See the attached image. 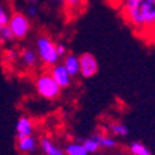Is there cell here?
Instances as JSON below:
<instances>
[{
    "instance_id": "1",
    "label": "cell",
    "mask_w": 155,
    "mask_h": 155,
    "mask_svg": "<svg viewBox=\"0 0 155 155\" xmlns=\"http://www.w3.org/2000/svg\"><path fill=\"white\" fill-rule=\"evenodd\" d=\"M123 18L137 31L152 29L155 24V0H122Z\"/></svg>"
},
{
    "instance_id": "2",
    "label": "cell",
    "mask_w": 155,
    "mask_h": 155,
    "mask_svg": "<svg viewBox=\"0 0 155 155\" xmlns=\"http://www.w3.org/2000/svg\"><path fill=\"white\" fill-rule=\"evenodd\" d=\"M7 26L13 32L15 39H24L29 32V19L22 13H14L10 15V19L7 22Z\"/></svg>"
},
{
    "instance_id": "3",
    "label": "cell",
    "mask_w": 155,
    "mask_h": 155,
    "mask_svg": "<svg viewBox=\"0 0 155 155\" xmlns=\"http://www.w3.org/2000/svg\"><path fill=\"white\" fill-rule=\"evenodd\" d=\"M36 87L40 96H43L47 100H53L60 94V89L61 87L55 83V81L51 78V75H43L38 79L36 82Z\"/></svg>"
},
{
    "instance_id": "4",
    "label": "cell",
    "mask_w": 155,
    "mask_h": 155,
    "mask_svg": "<svg viewBox=\"0 0 155 155\" xmlns=\"http://www.w3.org/2000/svg\"><path fill=\"white\" fill-rule=\"evenodd\" d=\"M38 50H39V55L45 62L47 64H55L60 55L57 54L55 50V45L48 38H39L38 40Z\"/></svg>"
},
{
    "instance_id": "5",
    "label": "cell",
    "mask_w": 155,
    "mask_h": 155,
    "mask_svg": "<svg viewBox=\"0 0 155 155\" xmlns=\"http://www.w3.org/2000/svg\"><path fill=\"white\" fill-rule=\"evenodd\" d=\"M97 69H98V65H97V61L93 54L86 53V54L81 55V60H79V71H81V74L83 75L84 78L93 76L97 72Z\"/></svg>"
},
{
    "instance_id": "6",
    "label": "cell",
    "mask_w": 155,
    "mask_h": 155,
    "mask_svg": "<svg viewBox=\"0 0 155 155\" xmlns=\"http://www.w3.org/2000/svg\"><path fill=\"white\" fill-rule=\"evenodd\" d=\"M51 78L55 81V83L58 84L60 87H67L69 84V74L67 72L64 65H58V67L53 68V72H51Z\"/></svg>"
},
{
    "instance_id": "7",
    "label": "cell",
    "mask_w": 155,
    "mask_h": 155,
    "mask_svg": "<svg viewBox=\"0 0 155 155\" xmlns=\"http://www.w3.org/2000/svg\"><path fill=\"white\" fill-rule=\"evenodd\" d=\"M32 123L28 118H19L17 122V139H24L26 136L32 134Z\"/></svg>"
},
{
    "instance_id": "8",
    "label": "cell",
    "mask_w": 155,
    "mask_h": 155,
    "mask_svg": "<svg viewBox=\"0 0 155 155\" xmlns=\"http://www.w3.org/2000/svg\"><path fill=\"white\" fill-rule=\"evenodd\" d=\"M18 148L19 151H24V152H31V151H35L36 150V140L31 136H26L24 139H19L18 140Z\"/></svg>"
},
{
    "instance_id": "9",
    "label": "cell",
    "mask_w": 155,
    "mask_h": 155,
    "mask_svg": "<svg viewBox=\"0 0 155 155\" xmlns=\"http://www.w3.org/2000/svg\"><path fill=\"white\" fill-rule=\"evenodd\" d=\"M67 72L69 74V76H74L79 72V60L75 55H69L65 58V64H64Z\"/></svg>"
},
{
    "instance_id": "10",
    "label": "cell",
    "mask_w": 155,
    "mask_h": 155,
    "mask_svg": "<svg viewBox=\"0 0 155 155\" xmlns=\"http://www.w3.org/2000/svg\"><path fill=\"white\" fill-rule=\"evenodd\" d=\"M40 144H42L43 151H45L47 155H64V152H62L61 150L58 148V147H55V145L53 144L48 139H46V137H43L42 139Z\"/></svg>"
},
{
    "instance_id": "11",
    "label": "cell",
    "mask_w": 155,
    "mask_h": 155,
    "mask_svg": "<svg viewBox=\"0 0 155 155\" xmlns=\"http://www.w3.org/2000/svg\"><path fill=\"white\" fill-rule=\"evenodd\" d=\"M68 155H87L89 152L84 150L83 144H69L65 150Z\"/></svg>"
},
{
    "instance_id": "12",
    "label": "cell",
    "mask_w": 155,
    "mask_h": 155,
    "mask_svg": "<svg viewBox=\"0 0 155 155\" xmlns=\"http://www.w3.org/2000/svg\"><path fill=\"white\" fill-rule=\"evenodd\" d=\"M93 139L96 140L98 147H115V144H116L115 140L111 139V137H107V136L96 134V136H93Z\"/></svg>"
},
{
    "instance_id": "13",
    "label": "cell",
    "mask_w": 155,
    "mask_h": 155,
    "mask_svg": "<svg viewBox=\"0 0 155 155\" xmlns=\"http://www.w3.org/2000/svg\"><path fill=\"white\" fill-rule=\"evenodd\" d=\"M21 58H22L24 62H25L26 65H29V67L35 65V62H36V54H35V51L29 50V48H25V50H22V53H21Z\"/></svg>"
},
{
    "instance_id": "14",
    "label": "cell",
    "mask_w": 155,
    "mask_h": 155,
    "mask_svg": "<svg viewBox=\"0 0 155 155\" xmlns=\"http://www.w3.org/2000/svg\"><path fill=\"white\" fill-rule=\"evenodd\" d=\"M130 151H132L133 155H151L150 150L141 143H133L130 145Z\"/></svg>"
},
{
    "instance_id": "15",
    "label": "cell",
    "mask_w": 155,
    "mask_h": 155,
    "mask_svg": "<svg viewBox=\"0 0 155 155\" xmlns=\"http://www.w3.org/2000/svg\"><path fill=\"white\" fill-rule=\"evenodd\" d=\"M0 36H2V40H3L4 43L6 42H11V40H14V35L13 32L10 31V28L7 25H0Z\"/></svg>"
},
{
    "instance_id": "16",
    "label": "cell",
    "mask_w": 155,
    "mask_h": 155,
    "mask_svg": "<svg viewBox=\"0 0 155 155\" xmlns=\"http://www.w3.org/2000/svg\"><path fill=\"white\" fill-rule=\"evenodd\" d=\"M83 147H84V150H86L87 152H94V151H97V150L100 148V147H98V144L96 143V140H94L93 137H91V139L84 140Z\"/></svg>"
},
{
    "instance_id": "17",
    "label": "cell",
    "mask_w": 155,
    "mask_h": 155,
    "mask_svg": "<svg viewBox=\"0 0 155 155\" xmlns=\"http://www.w3.org/2000/svg\"><path fill=\"white\" fill-rule=\"evenodd\" d=\"M111 129H112V132L116 133L118 136H126L129 133L127 127H126L125 125H122V123H114V125L111 126Z\"/></svg>"
},
{
    "instance_id": "18",
    "label": "cell",
    "mask_w": 155,
    "mask_h": 155,
    "mask_svg": "<svg viewBox=\"0 0 155 155\" xmlns=\"http://www.w3.org/2000/svg\"><path fill=\"white\" fill-rule=\"evenodd\" d=\"M8 19H10V14L7 11V8L3 4H0V25H7Z\"/></svg>"
},
{
    "instance_id": "19",
    "label": "cell",
    "mask_w": 155,
    "mask_h": 155,
    "mask_svg": "<svg viewBox=\"0 0 155 155\" xmlns=\"http://www.w3.org/2000/svg\"><path fill=\"white\" fill-rule=\"evenodd\" d=\"M62 3H65L71 8H81L82 6L86 4V0H62Z\"/></svg>"
},
{
    "instance_id": "20",
    "label": "cell",
    "mask_w": 155,
    "mask_h": 155,
    "mask_svg": "<svg viewBox=\"0 0 155 155\" xmlns=\"http://www.w3.org/2000/svg\"><path fill=\"white\" fill-rule=\"evenodd\" d=\"M38 14V8H36V4H29L26 7V17H35Z\"/></svg>"
},
{
    "instance_id": "21",
    "label": "cell",
    "mask_w": 155,
    "mask_h": 155,
    "mask_svg": "<svg viewBox=\"0 0 155 155\" xmlns=\"http://www.w3.org/2000/svg\"><path fill=\"white\" fill-rule=\"evenodd\" d=\"M6 57L8 58L10 61H15L17 58H18V54L15 51H13V50H8V51H6Z\"/></svg>"
},
{
    "instance_id": "22",
    "label": "cell",
    "mask_w": 155,
    "mask_h": 155,
    "mask_svg": "<svg viewBox=\"0 0 155 155\" xmlns=\"http://www.w3.org/2000/svg\"><path fill=\"white\" fill-rule=\"evenodd\" d=\"M55 50H57L58 55H64L65 54V46L64 45H55Z\"/></svg>"
},
{
    "instance_id": "23",
    "label": "cell",
    "mask_w": 155,
    "mask_h": 155,
    "mask_svg": "<svg viewBox=\"0 0 155 155\" xmlns=\"http://www.w3.org/2000/svg\"><path fill=\"white\" fill-rule=\"evenodd\" d=\"M28 3L29 4H36L38 3V0H28Z\"/></svg>"
},
{
    "instance_id": "24",
    "label": "cell",
    "mask_w": 155,
    "mask_h": 155,
    "mask_svg": "<svg viewBox=\"0 0 155 155\" xmlns=\"http://www.w3.org/2000/svg\"><path fill=\"white\" fill-rule=\"evenodd\" d=\"M54 3H62V0H54Z\"/></svg>"
},
{
    "instance_id": "25",
    "label": "cell",
    "mask_w": 155,
    "mask_h": 155,
    "mask_svg": "<svg viewBox=\"0 0 155 155\" xmlns=\"http://www.w3.org/2000/svg\"><path fill=\"white\" fill-rule=\"evenodd\" d=\"M3 43H4V42L2 40V36H0V45H3Z\"/></svg>"
}]
</instances>
